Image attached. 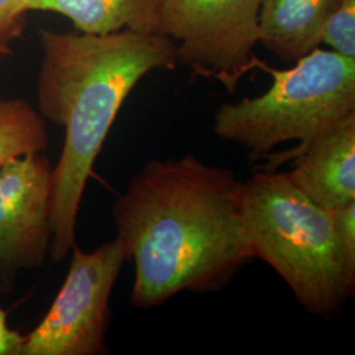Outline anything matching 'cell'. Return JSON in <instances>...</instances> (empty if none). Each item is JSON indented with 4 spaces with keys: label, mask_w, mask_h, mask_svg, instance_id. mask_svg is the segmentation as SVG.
Wrapping results in <instances>:
<instances>
[{
    "label": "cell",
    "mask_w": 355,
    "mask_h": 355,
    "mask_svg": "<svg viewBox=\"0 0 355 355\" xmlns=\"http://www.w3.org/2000/svg\"><path fill=\"white\" fill-rule=\"evenodd\" d=\"M321 44L343 57L355 58V0H340L321 33Z\"/></svg>",
    "instance_id": "obj_12"
},
{
    "label": "cell",
    "mask_w": 355,
    "mask_h": 355,
    "mask_svg": "<svg viewBox=\"0 0 355 355\" xmlns=\"http://www.w3.org/2000/svg\"><path fill=\"white\" fill-rule=\"evenodd\" d=\"M4 274H6V271L0 267V286H1V278H3V275H4Z\"/></svg>",
    "instance_id": "obj_17"
},
{
    "label": "cell",
    "mask_w": 355,
    "mask_h": 355,
    "mask_svg": "<svg viewBox=\"0 0 355 355\" xmlns=\"http://www.w3.org/2000/svg\"><path fill=\"white\" fill-rule=\"evenodd\" d=\"M337 240L346 255L355 261V200L329 209Z\"/></svg>",
    "instance_id": "obj_14"
},
{
    "label": "cell",
    "mask_w": 355,
    "mask_h": 355,
    "mask_svg": "<svg viewBox=\"0 0 355 355\" xmlns=\"http://www.w3.org/2000/svg\"><path fill=\"white\" fill-rule=\"evenodd\" d=\"M40 114L64 128L62 153L51 171V259L76 243V218L94 164L129 94L154 70H173L177 46L165 35L123 29L104 35L38 32Z\"/></svg>",
    "instance_id": "obj_2"
},
{
    "label": "cell",
    "mask_w": 355,
    "mask_h": 355,
    "mask_svg": "<svg viewBox=\"0 0 355 355\" xmlns=\"http://www.w3.org/2000/svg\"><path fill=\"white\" fill-rule=\"evenodd\" d=\"M48 144L45 120L29 103L0 101V167L13 158L42 153Z\"/></svg>",
    "instance_id": "obj_11"
},
{
    "label": "cell",
    "mask_w": 355,
    "mask_h": 355,
    "mask_svg": "<svg viewBox=\"0 0 355 355\" xmlns=\"http://www.w3.org/2000/svg\"><path fill=\"white\" fill-rule=\"evenodd\" d=\"M116 240L135 263L130 303L165 304L179 292L225 287L254 258L243 180L193 154L150 159L112 208Z\"/></svg>",
    "instance_id": "obj_1"
},
{
    "label": "cell",
    "mask_w": 355,
    "mask_h": 355,
    "mask_svg": "<svg viewBox=\"0 0 355 355\" xmlns=\"http://www.w3.org/2000/svg\"><path fill=\"white\" fill-rule=\"evenodd\" d=\"M64 284L46 316L26 336L21 355H102L108 352L110 299L125 257L116 239L94 252L74 243Z\"/></svg>",
    "instance_id": "obj_6"
},
{
    "label": "cell",
    "mask_w": 355,
    "mask_h": 355,
    "mask_svg": "<svg viewBox=\"0 0 355 355\" xmlns=\"http://www.w3.org/2000/svg\"><path fill=\"white\" fill-rule=\"evenodd\" d=\"M26 336L11 329L7 322V311L0 308V355H21Z\"/></svg>",
    "instance_id": "obj_15"
},
{
    "label": "cell",
    "mask_w": 355,
    "mask_h": 355,
    "mask_svg": "<svg viewBox=\"0 0 355 355\" xmlns=\"http://www.w3.org/2000/svg\"><path fill=\"white\" fill-rule=\"evenodd\" d=\"M243 214L254 258L272 267L308 312H340L355 291V261L337 240L329 209L297 190L287 173L243 182Z\"/></svg>",
    "instance_id": "obj_3"
},
{
    "label": "cell",
    "mask_w": 355,
    "mask_h": 355,
    "mask_svg": "<svg viewBox=\"0 0 355 355\" xmlns=\"http://www.w3.org/2000/svg\"><path fill=\"white\" fill-rule=\"evenodd\" d=\"M51 168L41 153L0 167V267L42 266L51 252Z\"/></svg>",
    "instance_id": "obj_7"
},
{
    "label": "cell",
    "mask_w": 355,
    "mask_h": 355,
    "mask_svg": "<svg viewBox=\"0 0 355 355\" xmlns=\"http://www.w3.org/2000/svg\"><path fill=\"white\" fill-rule=\"evenodd\" d=\"M262 0H162L158 33L177 46L193 78L215 79L234 94L258 67Z\"/></svg>",
    "instance_id": "obj_5"
},
{
    "label": "cell",
    "mask_w": 355,
    "mask_h": 355,
    "mask_svg": "<svg viewBox=\"0 0 355 355\" xmlns=\"http://www.w3.org/2000/svg\"><path fill=\"white\" fill-rule=\"evenodd\" d=\"M162 0H26V11L60 13L76 31L104 35L123 29L158 33Z\"/></svg>",
    "instance_id": "obj_10"
},
{
    "label": "cell",
    "mask_w": 355,
    "mask_h": 355,
    "mask_svg": "<svg viewBox=\"0 0 355 355\" xmlns=\"http://www.w3.org/2000/svg\"><path fill=\"white\" fill-rule=\"evenodd\" d=\"M272 83L265 94L223 103L214 116V132L240 145L252 161L267 159L274 171L325 129L355 112V58L318 48L286 70L259 61Z\"/></svg>",
    "instance_id": "obj_4"
},
{
    "label": "cell",
    "mask_w": 355,
    "mask_h": 355,
    "mask_svg": "<svg viewBox=\"0 0 355 355\" xmlns=\"http://www.w3.org/2000/svg\"><path fill=\"white\" fill-rule=\"evenodd\" d=\"M291 161L293 186L325 209L355 200V112L325 129Z\"/></svg>",
    "instance_id": "obj_8"
},
{
    "label": "cell",
    "mask_w": 355,
    "mask_h": 355,
    "mask_svg": "<svg viewBox=\"0 0 355 355\" xmlns=\"http://www.w3.org/2000/svg\"><path fill=\"white\" fill-rule=\"evenodd\" d=\"M340 0H262L259 44L291 64L321 45L322 28Z\"/></svg>",
    "instance_id": "obj_9"
},
{
    "label": "cell",
    "mask_w": 355,
    "mask_h": 355,
    "mask_svg": "<svg viewBox=\"0 0 355 355\" xmlns=\"http://www.w3.org/2000/svg\"><path fill=\"white\" fill-rule=\"evenodd\" d=\"M10 54H12V48H11V45L0 44V55H10Z\"/></svg>",
    "instance_id": "obj_16"
},
{
    "label": "cell",
    "mask_w": 355,
    "mask_h": 355,
    "mask_svg": "<svg viewBox=\"0 0 355 355\" xmlns=\"http://www.w3.org/2000/svg\"><path fill=\"white\" fill-rule=\"evenodd\" d=\"M26 0H0V44L21 37L26 24Z\"/></svg>",
    "instance_id": "obj_13"
}]
</instances>
